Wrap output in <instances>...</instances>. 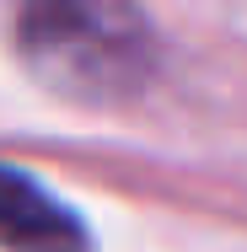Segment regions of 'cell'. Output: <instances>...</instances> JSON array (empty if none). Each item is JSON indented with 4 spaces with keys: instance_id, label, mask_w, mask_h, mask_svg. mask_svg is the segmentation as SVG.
I'll return each instance as SVG.
<instances>
[{
    "instance_id": "6da1fadb",
    "label": "cell",
    "mask_w": 247,
    "mask_h": 252,
    "mask_svg": "<svg viewBox=\"0 0 247 252\" xmlns=\"http://www.w3.org/2000/svg\"><path fill=\"white\" fill-rule=\"evenodd\" d=\"M27 70L70 102L118 107L156 70V32L129 5H33L16 22Z\"/></svg>"
},
{
    "instance_id": "7a4b0ae2",
    "label": "cell",
    "mask_w": 247,
    "mask_h": 252,
    "mask_svg": "<svg viewBox=\"0 0 247 252\" xmlns=\"http://www.w3.org/2000/svg\"><path fill=\"white\" fill-rule=\"evenodd\" d=\"M0 247L5 252H86V225L38 177L0 161Z\"/></svg>"
}]
</instances>
